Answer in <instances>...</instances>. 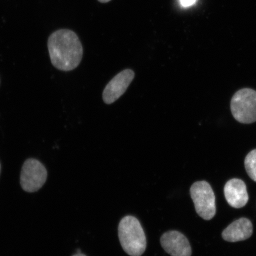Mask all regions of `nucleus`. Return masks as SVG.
I'll use <instances>...</instances> for the list:
<instances>
[{"label": "nucleus", "mask_w": 256, "mask_h": 256, "mask_svg": "<svg viewBox=\"0 0 256 256\" xmlns=\"http://www.w3.org/2000/svg\"><path fill=\"white\" fill-rule=\"evenodd\" d=\"M224 191L227 202L232 208L239 209L248 202L247 187L240 179L232 178L227 182Z\"/></svg>", "instance_id": "nucleus-8"}, {"label": "nucleus", "mask_w": 256, "mask_h": 256, "mask_svg": "<svg viewBox=\"0 0 256 256\" xmlns=\"http://www.w3.org/2000/svg\"><path fill=\"white\" fill-rule=\"evenodd\" d=\"M111 0H98V2L101 3H107L108 2H110Z\"/></svg>", "instance_id": "nucleus-12"}, {"label": "nucleus", "mask_w": 256, "mask_h": 256, "mask_svg": "<svg viewBox=\"0 0 256 256\" xmlns=\"http://www.w3.org/2000/svg\"><path fill=\"white\" fill-rule=\"evenodd\" d=\"M252 234V225L246 218L235 220L224 230L222 238L228 242L244 241L250 238Z\"/></svg>", "instance_id": "nucleus-9"}, {"label": "nucleus", "mask_w": 256, "mask_h": 256, "mask_svg": "<svg viewBox=\"0 0 256 256\" xmlns=\"http://www.w3.org/2000/svg\"><path fill=\"white\" fill-rule=\"evenodd\" d=\"M48 48L51 63L60 71H72L81 63L82 44L72 30H60L54 32L48 39Z\"/></svg>", "instance_id": "nucleus-1"}, {"label": "nucleus", "mask_w": 256, "mask_h": 256, "mask_svg": "<svg viewBox=\"0 0 256 256\" xmlns=\"http://www.w3.org/2000/svg\"><path fill=\"white\" fill-rule=\"evenodd\" d=\"M0 170H1V164H0Z\"/></svg>", "instance_id": "nucleus-14"}, {"label": "nucleus", "mask_w": 256, "mask_h": 256, "mask_svg": "<svg viewBox=\"0 0 256 256\" xmlns=\"http://www.w3.org/2000/svg\"><path fill=\"white\" fill-rule=\"evenodd\" d=\"M72 256H86L85 254H82V252H80V254H76L74 255H73Z\"/></svg>", "instance_id": "nucleus-13"}, {"label": "nucleus", "mask_w": 256, "mask_h": 256, "mask_svg": "<svg viewBox=\"0 0 256 256\" xmlns=\"http://www.w3.org/2000/svg\"><path fill=\"white\" fill-rule=\"evenodd\" d=\"M48 172L46 169L38 160L28 158L22 166L20 184L27 192H37L46 184Z\"/></svg>", "instance_id": "nucleus-5"}, {"label": "nucleus", "mask_w": 256, "mask_h": 256, "mask_svg": "<svg viewBox=\"0 0 256 256\" xmlns=\"http://www.w3.org/2000/svg\"><path fill=\"white\" fill-rule=\"evenodd\" d=\"M196 1L197 0H180L181 4L186 8L194 4Z\"/></svg>", "instance_id": "nucleus-11"}, {"label": "nucleus", "mask_w": 256, "mask_h": 256, "mask_svg": "<svg viewBox=\"0 0 256 256\" xmlns=\"http://www.w3.org/2000/svg\"><path fill=\"white\" fill-rule=\"evenodd\" d=\"M244 165L249 177L256 182V149L252 150L246 156Z\"/></svg>", "instance_id": "nucleus-10"}, {"label": "nucleus", "mask_w": 256, "mask_h": 256, "mask_svg": "<svg viewBox=\"0 0 256 256\" xmlns=\"http://www.w3.org/2000/svg\"><path fill=\"white\" fill-rule=\"evenodd\" d=\"M232 116L240 123L250 124L256 122V91L245 88L236 92L231 101Z\"/></svg>", "instance_id": "nucleus-3"}, {"label": "nucleus", "mask_w": 256, "mask_h": 256, "mask_svg": "<svg viewBox=\"0 0 256 256\" xmlns=\"http://www.w3.org/2000/svg\"><path fill=\"white\" fill-rule=\"evenodd\" d=\"M135 78V72L131 69L123 70L112 78L104 89L103 100L106 104H114L126 92Z\"/></svg>", "instance_id": "nucleus-6"}, {"label": "nucleus", "mask_w": 256, "mask_h": 256, "mask_svg": "<svg viewBox=\"0 0 256 256\" xmlns=\"http://www.w3.org/2000/svg\"><path fill=\"white\" fill-rule=\"evenodd\" d=\"M190 196L198 216L210 220L216 214V196L210 185L206 181L195 182L190 190Z\"/></svg>", "instance_id": "nucleus-4"}, {"label": "nucleus", "mask_w": 256, "mask_h": 256, "mask_svg": "<svg viewBox=\"0 0 256 256\" xmlns=\"http://www.w3.org/2000/svg\"><path fill=\"white\" fill-rule=\"evenodd\" d=\"M118 236L124 250L130 256H140L146 248L145 232L139 220L135 216L123 218L118 226Z\"/></svg>", "instance_id": "nucleus-2"}, {"label": "nucleus", "mask_w": 256, "mask_h": 256, "mask_svg": "<svg viewBox=\"0 0 256 256\" xmlns=\"http://www.w3.org/2000/svg\"><path fill=\"white\" fill-rule=\"evenodd\" d=\"M160 244L171 256L192 255V248L188 239L183 234L175 230L163 234L160 238Z\"/></svg>", "instance_id": "nucleus-7"}]
</instances>
